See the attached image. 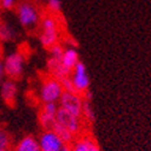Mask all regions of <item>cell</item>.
I'll return each instance as SVG.
<instances>
[{"label":"cell","instance_id":"cell-1","mask_svg":"<svg viewBox=\"0 0 151 151\" xmlns=\"http://www.w3.org/2000/svg\"><path fill=\"white\" fill-rule=\"evenodd\" d=\"M16 12L19 23L27 29L35 28L41 19L40 12L37 10L36 5L33 4L32 1H28V0H22L19 4H17Z\"/></svg>","mask_w":151,"mask_h":151},{"label":"cell","instance_id":"cell-2","mask_svg":"<svg viewBox=\"0 0 151 151\" xmlns=\"http://www.w3.org/2000/svg\"><path fill=\"white\" fill-rule=\"evenodd\" d=\"M40 42L45 48H51L58 44V23L53 16H45L40 23Z\"/></svg>","mask_w":151,"mask_h":151},{"label":"cell","instance_id":"cell-3","mask_svg":"<svg viewBox=\"0 0 151 151\" xmlns=\"http://www.w3.org/2000/svg\"><path fill=\"white\" fill-rule=\"evenodd\" d=\"M63 93L60 81L52 76H47L42 80L40 87V99L42 103H58Z\"/></svg>","mask_w":151,"mask_h":151},{"label":"cell","instance_id":"cell-4","mask_svg":"<svg viewBox=\"0 0 151 151\" xmlns=\"http://www.w3.org/2000/svg\"><path fill=\"white\" fill-rule=\"evenodd\" d=\"M3 65H4V74L9 78V80H12V81L18 80L22 76L23 68H24L23 53L21 52L10 53L3 60Z\"/></svg>","mask_w":151,"mask_h":151},{"label":"cell","instance_id":"cell-5","mask_svg":"<svg viewBox=\"0 0 151 151\" xmlns=\"http://www.w3.org/2000/svg\"><path fill=\"white\" fill-rule=\"evenodd\" d=\"M70 80L74 85L75 92L78 94L82 96L86 91H88L90 88V76L87 74V69L83 62H79L75 68L70 73Z\"/></svg>","mask_w":151,"mask_h":151},{"label":"cell","instance_id":"cell-6","mask_svg":"<svg viewBox=\"0 0 151 151\" xmlns=\"http://www.w3.org/2000/svg\"><path fill=\"white\" fill-rule=\"evenodd\" d=\"M82 105H83V99L78 93L63 92L58 100L59 108L67 110L71 115L80 119L82 117Z\"/></svg>","mask_w":151,"mask_h":151},{"label":"cell","instance_id":"cell-7","mask_svg":"<svg viewBox=\"0 0 151 151\" xmlns=\"http://www.w3.org/2000/svg\"><path fill=\"white\" fill-rule=\"evenodd\" d=\"M56 122L58 124L63 126L64 128H67L74 137L79 134V132L81 131V126H82L80 117L71 115L70 112H68L67 110L62 109L59 106H58V111L56 114Z\"/></svg>","mask_w":151,"mask_h":151},{"label":"cell","instance_id":"cell-8","mask_svg":"<svg viewBox=\"0 0 151 151\" xmlns=\"http://www.w3.org/2000/svg\"><path fill=\"white\" fill-rule=\"evenodd\" d=\"M37 143H39L40 151H63L67 146L52 129L44 131Z\"/></svg>","mask_w":151,"mask_h":151},{"label":"cell","instance_id":"cell-9","mask_svg":"<svg viewBox=\"0 0 151 151\" xmlns=\"http://www.w3.org/2000/svg\"><path fill=\"white\" fill-rule=\"evenodd\" d=\"M57 111H58L57 103H44V105L39 112V122L45 131L52 129L53 124L56 122Z\"/></svg>","mask_w":151,"mask_h":151},{"label":"cell","instance_id":"cell-10","mask_svg":"<svg viewBox=\"0 0 151 151\" xmlns=\"http://www.w3.org/2000/svg\"><path fill=\"white\" fill-rule=\"evenodd\" d=\"M59 62H60L62 67L64 68L67 71L71 73V70L75 68V65H76L78 63L80 62V57H79L78 50L74 48V47L65 48Z\"/></svg>","mask_w":151,"mask_h":151},{"label":"cell","instance_id":"cell-11","mask_svg":"<svg viewBox=\"0 0 151 151\" xmlns=\"http://www.w3.org/2000/svg\"><path fill=\"white\" fill-rule=\"evenodd\" d=\"M69 146L71 151H100L98 144L88 137H81L73 142Z\"/></svg>","mask_w":151,"mask_h":151},{"label":"cell","instance_id":"cell-12","mask_svg":"<svg viewBox=\"0 0 151 151\" xmlns=\"http://www.w3.org/2000/svg\"><path fill=\"white\" fill-rule=\"evenodd\" d=\"M17 96V85L12 80H6L1 82V97L4 102L9 105H14Z\"/></svg>","mask_w":151,"mask_h":151},{"label":"cell","instance_id":"cell-13","mask_svg":"<svg viewBox=\"0 0 151 151\" xmlns=\"http://www.w3.org/2000/svg\"><path fill=\"white\" fill-rule=\"evenodd\" d=\"M14 151H40L37 139L32 135H26L17 143Z\"/></svg>","mask_w":151,"mask_h":151},{"label":"cell","instance_id":"cell-14","mask_svg":"<svg viewBox=\"0 0 151 151\" xmlns=\"http://www.w3.org/2000/svg\"><path fill=\"white\" fill-rule=\"evenodd\" d=\"M52 131L58 135V138L59 139L64 143L65 145H70L73 142H74V135L67 129V128H64L63 126H60V124H58L57 122H55V124H53V127H52Z\"/></svg>","mask_w":151,"mask_h":151},{"label":"cell","instance_id":"cell-15","mask_svg":"<svg viewBox=\"0 0 151 151\" xmlns=\"http://www.w3.org/2000/svg\"><path fill=\"white\" fill-rule=\"evenodd\" d=\"M15 33L6 22H0V41H10L14 39Z\"/></svg>","mask_w":151,"mask_h":151},{"label":"cell","instance_id":"cell-16","mask_svg":"<svg viewBox=\"0 0 151 151\" xmlns=\"http://www.w3.org/2000/svg\"><path fill=\"white\" fill-rule=\"evenodd\" d=\"M82 116L86 119L87 122H90V123H93V122L96 121V115H94L93 108H92V105H91V102H85V100H83Z\"/></svg>","mask_w":151,"mask_h":151},{"label":"cell","instance_id":"cell-17","mask_svg":"<svg viewBox=\"0 0 151 151\" xmlns=\"http://www.w3.org/2000/svg\"><path fill=\"white\" fill-rule=\"evenodd\" d=\"M48 50H50V55H51V59L60 60V58L63 56V52H64V48H63V46L60 44H56Z\"/></svg>","mask_w":151,"mask_h":151},{"label":"cell","instance_id":"cell-18","mask_svg":"<svg viewBox=\"0 0 151 151\" xmlns=\"http://www.w3.org/2000/svg\"><path fill=\"white\" fill-rule=\"evenodd\" d=\"M10 143H11V139L7 132L0 129V149H9Z\"/></svg>","mask_w":151,"mask_h":151},{"label":"cell","instance_id":"cell-19","mask_svg":"<svg viewBox=\"0 0 151 151\" xmlns=\"http://www.w3.org/2000/svg\"><path fill=\"white\" fill-rule=\"evenodd\" d=\"M60 85H62V88H63V92H69V93H76L75 92V88H74V85L70 80V78H65L60 81Z\"/></svg>","mask_w":151,"mask_h":151},{"label":"cell","instance_id":"cell-20","mask_svg":"<svg viewBox=\"0 0 151 151\" xmlns=\"http://www.w3.org/2000/svg\"><path fill=\"white\" fill-rule=\"evenodd\" d=\"M47 6L53 14H59L60 10H62L60 0H47Z\"/></svg>","mask_w":151,"mask_h":151},{"label":"cell","instance_id":"cell-21","mask_svg":"<svg viewBox=\"0 0 151 151\" xmlns=\"http://www.w3.org/2000/svg\"><path fill=\"white\" fill-rule=\"evenodd\" d=\"M17 5V0H0V7L4 10H12Z\"/></svg>","mask_w":151,"mask_h":151},{"label":"cell","instance_id":"cell-22","mask_svg":"<svg viewBox=\"0 0 151 151\" xmlns=\"http://www.w3.org/2000/svg\"><path fill=\"white\" fill-rule=\"evenodd\" d=\"M4 65H3V59L0 58V85L3 82V78H4Z\"/></svg>","mask_w":151,"mask_h":151},{"label":"cell","instance_id":"cell-23","mask_svg":"<svg viewBox=\"0 0 151 151\" xmlns=\"http://www.w3.org/2000/svg\"><path fill=\"white\" fill-rule=\"evenodd\" d=\"M63 151H71V150H70V146H69V145H67V146L64 147V150H63Z\"/></svg>","mask_w":151,"mask_h":151},{"label":"cell","instance_id":"cell-24","mask_svg":"<svg viewBox=\"0 0 151 151\" xmlns=\"http://www.w3.org/2000/svg\"><path fill=\"white\" fill-rule=\"evenodd\" d=\"M0 151H10L9 149H0Z\"/></svg>","mask_w":151,"mask_h":151}]
</instances>
